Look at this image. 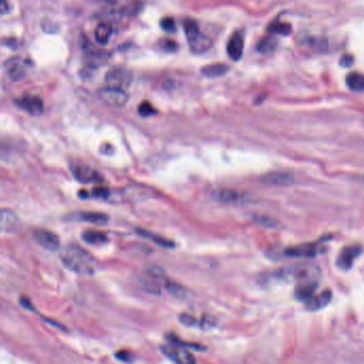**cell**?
I'll return each mask as SVG.
<instances>
[{
  "mask_svg": "<svg viewBox=\"0 0 364 364\" xmlns=\"http://www.w3.org/2000/svg\"><path fill=\"white\" fill-rule=\"evenodd\" d=\"M60 257L64 266L76 274L91 276L96 273L97 263L95 258L79 246L70 245L64 247L61 250Z\"/></svg>",
  "mask_w": 364,
  "mask_h": 364,
  "instance_id": "1",
  "label": "cell"
},
{
  "mask_svg": "<svg viewBox=\"0 0 364 364\" xmlns=\"http://www.w3.org/2000/svg\"><path fill=\"white\" fill-rule=\"evenodd\" d=\"M319 270L313 266H306V264H301V266H293L281 269L277 272H275L274 276L277 279L281 280H289V281H314L315 278L318 277Z\"/></svg>",
  "mask_w": 364,
  "mask_h": 364,
  "instance_id": "2",
  "label": "cell"
},
{
  "mask_svg": "<svg viewBox=\"0 0 364 364\" xmlns=\"http://www.w3.org/2000/svg\"><path fill=\"white\" fill-rule=\"evenodd\" d=\"M184 32L192 52L197 54L204 53L212 47V40L201 32L193 19H186L184 21Z\"/></svg>",
  "mask_w": 364,
  "mask_h": 364,
  "instance_id": "3",
  "label": "cell"
},
{
  "mask_svg": "<svg viewBox=\"0 0 364 364\" xmlns=\"http://www.w3.org/2000/svg\"><path fill=\"white\" fill-rule=\"evenodd\" d=\"M97 95L104 104L113 108H123L129 101V95L124 89L109 85L99 90Z\"/></svg>",
  "mask_w": 364,
  "mask_h": 364,
  "instance_id": "4",
  "label": "cell"
},
{
  "mask_svg": "<svg viewBox=\"0 0 364 364\" xmlns=\"http://www.w3.org/2000/svg\"><path fill=\"white\" fill-rule=\"evenodd\" d=\"M162 354L175 364H196L195 357L191 352L178 345L163 344L160 346Z\"/></svg>",
  "mask_w": 364,
  "mask_h": 364,
  "instance_id": "5",
  "label": "cell"
},
{
  "mask_svg": "<svg viewBox=\"0 0 364 364\" xmlns=\"http://www.w3.org/2000/svg\"><path fill=\"white\" fill-rule=\"evenodd\" d=\"M132 80L131 73L124 68H114L110 70L106 76V81L109 86L124 89L127 87Z\"/></svg>",
  "mask_w": 364,
  "mask_h": 364,
  "instance_id": "6",
  "label": "cell"
},
{
  "mask_svg": "<svg viewBox=\"0 0 364 364\" xmlns=\"http://www.w3.org/2000/svg\"><path fill=\"white\" fill-rule=\"evenodd\" d=\"M33 237L39 244L47 250H58L60 247V239L59 237L52 233V231L46 229H36L33 231Z\"/></svg>",
  "mask_w": 364,
  "mask_h": 364,
  "instance_id": "7",
  "label": "cell"
},
{
  "mask_svg": "<svg viewBox=\"0 0 364 364\" xmlns=\"http://www.w3.org/2000/svg\"><path fill=\"white\" fill-rule=\"evenodd\" d=\"M362 248L358 245L346 246L341 250L337 258V267L340 270L348 271L351 269L355 259L360 255Z\"/></svg>",
  "mask_w": 364,
  "mask_h": 364,
  "instance_id": "8",
  "label": "cell"
},
{
  "mask_svg": "<svg viewBox=\"0 0 364 364\" xmlns=\"http://www.w3.org/2000/svg\"><path fill=\"white\" fill-rule=\"evenodd\" d=\"M74 177L81 183H102L104 178L96 170L86 167V165H78L73 169Z\"/></svg>",
  "mask_w": 364,
  "mask_h": 364,
  "instance_id": "9",
  "label": "cell"
},
{
  "mask_svg": "<svg viewBox=\"0 0 364 364\" xmlns=\"http://www.w3.org/2000/svg\"><path fill=\"white\" fill-rule=\"evenodd\" d=\"M319 252H322V247L319 246L318 243L294 246L285 249L284 251L285 256L293 258H313Z\"/></svg>",
  "mask_w": 364,
  "mask_h": 364,
  "instance_id": "10",
  "label": "cell"
},
{
  "mask_svg": "<svg viewBox=\"0 0 364 364\" xmlns=\"http://www.w3.org/2000/svg\"><path fill=\"white\" fill-rule=\"evenodd\" d=\"M20 226L17 214L9 209H0V231L2 233H14Z\"/></svg>",
  "mask_w": 364,
  "mask_h": 364,
  "instance_id": "11",
  "label": "cell"
},
{
  "mask_svg": "<svg viewBox=\"0 0 364 364\" xmlns=\"http://www.w3.org/2000/svg\"><path fill=\"white\" fill-rule=\"evenodd\" d=\"M19 108L31 115H41L44 111L43 101L38 96H24L17 101Z\"/></svg>",
  "mask_w": 364,
  "mask_h": 364,
  "instance_id": "12",
  "label": "cell"
},
{
  "mask_svg": "<svg viewBox=\"0 0 364 364\" xmlns=\"http://www.w3.org/2000/svg\"><path fill=\"white\" fill-rule=\"evenodd\" d=\"M243 48H244V40L240 32L235 33L230 38L227 44V53L231 60L239 61L243 56Z\"/></svg>",
  "mask_w": 364,
  "mask_h": 364,
  "instance_id": "13",
  "label": "cell"
},
{
  "mask_svg": "<svg viewBox=\"0 0 364 364\" xmlns=\"http://www.w3.org/2000/svg\"><path fill=\"white\" fill-rule=\"evenodd\" d=\"M333 299V293L329 290H326L318 295H314L310 301L306 303V309L308 311H318L321 309L327 307L329 303L332 302Z\"/></svg>",
  "mask_w": 364,
  "mask_h": 364,
  "instance_id": "14",
  "label": "cell"
},
{
  "mask_svg": "<svg viewBox=\"0 0 364 364\" xmlns=\"http://www.w3.org/2000/svg\"><path fill=\"white\" fill-rule=\"evenodd\" d=\"M316 288L317 284L314 281L302 282L300 285H297V288L295 289V297L300 302L307 303L315 295Z\"/></svg>",
  "mask_w": 364,
  "mask_h": 364,
  "instance_id": "15",
  "label": "cell"
},
{
  "mask_svg": "<svg viewBox=\"0 0 364 364\" xmlns=\"http://www.w3.org/2000/svg\"><path fill=\"white\" fill-rule=\"evenodd\" d=\"M73 218L98 226L106 225L109 220V217L106 214L99 212H78L73 215Z\"/></svg>",
  "mask_w": 364,
  "mask_h": 364,
  "instance_id": "16",
  "label": "cell"
},
{
  "mask_svg": "<svg viewBox=\"0 0 364 364\" xmlns=\"http://www.w3.org/2000/svg\"><path fill=\"white\" fill-rule=\"evenodd\" d=\"M263 181L273 185H289L294 181L293 176L286 173H270L262 178Z\"/></svg>",
  "mask_w": 364,
  "mask_h": 364,
  "instance_id": "17",
  "label": "cell"
},
{
  "mask_svg": "<svg viewBox=\"0 0 364 364\" xmlns=\"http://www.w3.org/2000/svg\"><path fill=\"white\" fill-rule=\"evenodd\" d=\"M215 197L217 198V201L226 204H236L244 200V195L235 190H222L216 194Z\"/></svg>",
  "mask_w": 364,
  "mask_h": 364,
  "instance_id": "18",
  "label": "cell"
},
{
  "mask_svg": "<svg viewBox=\"0 0 364 364\" xmlns=\"http://www.w3.org/2000/svg\"><path fill=\"white\" fill-rule=\"evenodd\" d=\"M82 239L91 245H102L107 242V236L97 230H86L82 234Z\"/></svg>",
  "mask_w": 364,
  "mask_h": 364,
  "instance_id": "19",
  "label": "cell"
},
{
  "mask_svg": "<svg viewBox=\"0 0 364 364\" xmlns=\"http://www.w3.org/2000/svg\"><path fill=\"white\" fill-rule=\"evenodd\" d=\"M7 73H8V76L11 80L19 81L25 77L26 71H25V68L23 65L18 63L17 61H14V62H10L8 64Z\"/></svg>",
  "mask_w": 364,
  "mask_h": 364,
  "instance_id": "20",
  "label": "cell"
},
{
  "mask_svg": "<svg viewBox=\"0 0 364 364\" xmlns=\"http://www.w3.org/2000/svg\"><path fill=\"white\" fill-rule=\"evenodd\" d=\"M229 71V66L225 64H211L207 65L203 69V74L206 77H210V78H214V77H219L225 75Z\"/></svg>",
  "mask_w": 364,
  "mask_h": 364,
  "instance_id": "21",
  "label": "cell"
},
{
  "mask_svg": "<svg viewBox=\"0 0 364 364\" xmlns=\"http://www.w3.org/2000/svg\"><path fill=\"white\" fill-rule=\"evenodd\" d=\"M112 27L107 24L98 25L95 30V39L96 42L101 45H105L108 43L109 39L112 36Z\"/></svg>",
  "mask_w": 364,
  "mask_h": 364,
  "instance_id": "22",
  "label": "cell"
},
{
  "mask_svg": "<svg viewBox=\"0 0 364 364\" xmlns=\"http://www.w3.org/2000/svg\"><path fill=\"white\" fill-rule=\"evenodd\" d=\"M347 86L351 91L360 92L364 90V76L358 73H351L346 78Z\"/></svg>",
  "mask_w": 364,
  "mask_h": 364,
  "instance_id": "23",
  "label": "cell"
},
{
  "mask_svg": "<svg viewBox=\"0 0 364 364\" xmlns=\"http://www.w3.org/2000/svg\"><path fill=\"white\" fill-rule=\"evenodd\" d=\"M138 233H139V235L153 241L154 243H156V244H158L160 246H163V247H173L174 246V243L172 241L165 239V238H163L161 236L149 233V231H145V230L140 229V230H138Z\"/></svg>",
  "mask_w": 364,
  "mask_h": 364,
  "instance_id": "24",
  "label": "cell"
},
{
  "mask_svg": "<svg viewBox=\"0 0 364 364\" xmlns=\"http://www.w3.org/2000/svg\"><path fill=\"white\" fill-rule=\"evenodd\" d=\"M164 285H165V289L168 290V292L171 295H173L174 297H176V299L182 300L186 296V291L184 290V288H182V286L179 285L178 283L165 279Z\"/></svg>",
  "mask_w": 364,
  "mask_h": 364,
  "instance_id": "25",
  "label": "cell"
},
{
  "mask_svg": "<svg viewBox=\"0 0 364 364\" xmlns=\"http://www.w3.org/2000/svg\"><path fill=\"white\" fill-rule=\"evenodd\" d=\"M167 339L169 342H171L172 344L178 345L180 347H183L185 349H194V350H206L205 346H202L201 344H196V343H187V342L182 341L181 339H179L178 337H176L175 335H168Z\"/></svg>",
  "mask_w": 364,
  "mask_h": 364,
  "instance_id": "26",
  "label": "cell"
},
{
  "mask_svg": "<svg viewBox=\"0 0 364 364\" xmlns=\"http://www.w3.org/2000/svg\"><path fill=\"white\" fill-rule=\"evenodd\" d=\"M276 46H277V41L274 38H266L259 42L258 44V50L262 53H270L275 50Z\"/></svg>",
  "mask_w": 364,
  "mask_h": 364,
  "instance_id": "27",
  "label": "cell"
},
{
  "mask_svg": "<svg viewBox=\"0 0 364 364\" xmlns=\"http://www.w3.org/2000/svg\"><path fill=\"white\" fill-rule=\"evenodd\" d=\"M269 31L272 33H277V35H281V36H289L292 31V27L289 24L280 23V21H275V23L271 24V26L269 27Z\"/></svg>",
  "mask_w": 364,
  "mask_h": 364,
  "instance_id": "28",
  "label": "cell"
},
{
  "mask_svg": "<svg viewBox=\"0 0 364 364\" xmlns=\"http://www.w3.org/2000/svg\"><path fill=\"white\" fill-rule=\"evenodd\" d=\"M179 321L182 325L187 326V327H196V328H201V324L202 321L201 318H197L191 314L187 313H183L179 316Z\"/></svg>",
  "mask_w": 364,
  "mask_h": 364,
  "instance_id": "29",
  "label": "cell"
},
{
  "mask_svg": "<svg viewBox=\"0 0 364 364\" xmlns=\"http://www.w3.org/2000/svg\"><path fill=\"white\" fill-rule=\"evenodd\" d=\"M156 109H154L148 102L142 103L139 107V113L142 116H150L156 113Z\"/></svg>",
  "mask_w": 364,
  "mask_h": 364,
  "instance_id": "30",
  "label": "cell"
},
{
  "mask_svg": "<svg viewBox=\"0 0 364 364\" xmlns=\"http://www.w3.org/2000/svg\"><path fill=\"white\" fill-rule=\"evenodd\" d=\"M115 358L118 359L119 361H123L125 363H131L134 361V355L132 352L129 350H119L115 354Z\"/></svg>",
  "mask_w": 364,
  "mask_h": 364,
  "instance_id": "31",
  "label": "cell"
},
{
  "mask_svg": "<svg viewBox=\"0 0 364 364\" xmlns=\"http://www.w3.org/2000/svg\"><path fill=\"white\" fill-rule=\"evenodd\" d=\"M161 27L163 30L168 31V32H173L175 30V21L174 19L170 18V17H167L162 19L161 21Z\"/></svg>",
  "mask_w": 364,
  "mask_h": 364,
  "instance_id": "32",
  "label": "cell"
},
{
  "mask_svg": "<svg viewBox=\"0 0 364 364\" xmlns=\"http://www.w3.org/2000/svg\"><path fill=\"white\" fill-rule=\"evenodd\" d=\"M93 195L97 198H107L109 195V191L106 187H97L93 190Z\"/></svg>",
  "mask_w": 364,
  "mask_h": 364,
  "instance_id": "33",
  "label": "cell"
},
{
  "mask_svg": "<svg viewBox=\"0 0 364 364\" xmlns=\"http://www.w3.org/2000/svg\"><path fill=\"white\" fill-rule=\"evenodd\" d=\"M352 63H354V58H352L351 56H344L341 59V62H340V64L342 66H344V68H348V66H350Z\"/></svg>",
  "mask_w": 364,
  "mask_h": 364,
  "instance_id": "34",
  "label": "cell"
},
{
  "mask_svg": "<svg viewBox=\"0 0 364 364\" xmlns=\"http://www.w3.org/2000/svg\"><path fill=\"white\" fill-rule=\"evenodd\" d=\"M20 304H21V306H23L25 309H27V310H30V311L35 310V307L32 306V304L30 303V301H29L28 299H26V297H23V299L20 300Z\"/></svg>",
  "mask_w": 364,
  "mask_h": 364,
  "instance_id": "35",
  "label": "cell"
},
{
  "mask_svg": "<svg viewBox=\"0 0 364 364\" xmlns=\"http://www.w3.org/2000/svg\"><path fill=\"white\" fill-rule=\"evenodd\" d=\"M8 11V3L6 0H0V13H6Z\"/></svg>",
  "mask_w": 364,
  "mask_h": 364,
  "instance_id": "36",
  "label": "cell"
}]
</instances>
